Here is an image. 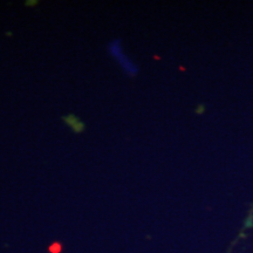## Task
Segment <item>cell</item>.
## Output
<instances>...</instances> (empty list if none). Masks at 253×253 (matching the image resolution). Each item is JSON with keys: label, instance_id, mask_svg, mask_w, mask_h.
Here are the masks:
<instances>
[{"label": "cell", "instance_id": "cell-1", "mask_svg": "<svg viewBox=\"0 0 253 253\" xmlns=\"http://www.w3.org/2000/svg\"><path fill=\"white\" fill-rule=\"evenodd\" d=\"M110 50H112V54L114 58H115L118 61L120 62V65H121V67L125 69L126 73H129V74H132V73H135V66L132 65L130 62V60L126 59L125 55H123V52H122V48H121V45L118 42H114L112 46H110Z\"/></svg>", "mask_w": 253, "mask_h": 253}]
</instances>
